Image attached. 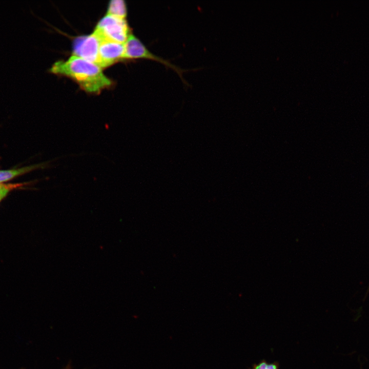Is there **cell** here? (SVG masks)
<instances>
[{
  "mask_svg": "<svg viewBox=\"0 0 369 369\" xmlns=\"http://www.w3.org/2000/svg\"><path fill=\"white\" fill-rule=\"evenodd\" d=\"M106 14L126 19L127 6L122 0H112L109 2Z\"/></svg>",
  "mask_w": 369,
  "mask_h": 369,
  "instance_id": "52a82bcc",
  "label": "cell"
},
{
  "mask_svg": "<svg viewBox=\"0 0 369 369\" xmlns=\"http://www.w3.org/2000/svg\"><path fill=\"white\" fill-rule=\"evenodd\" d=\"M94 30L101 39L120 43H125L131 33L126 19L108 14L100 19Z\"/></svg>",
  "mask_w": 369,
  "mask_h": 369,
  "instance_id": "7a4b0ae2",
  "label": "cell"
},
{
  "mask_svg": "<svg viewBox=\"0 0 369 369\" xmlns=\"http://www.w3.org/2000/svg\"><path fill=\"white\" fill-rule=\"evenodd\" d=\"M101 40L95 30L89 35L77 38L74 43L73 55L97 65Z\"/></svg>",
  "mask_w": 369,
  "mask_h": 369,
  "instance_id": "277c9868",
  "label": "cell"
},
{
  "mask_svg": "<svg viewBox=\"0 0 369 369\" xmlns=\"http://www.w3.org/2000/svg\"><path fill=\"white\" fill-rule=\"evenodd\" d=\"M49 71L71 78L83 90L89 93H98L112 84V80L104 74L101 68L74 55L66 60L55 62Z\"/></svg>",
  "mask_w": 369,
  "mask_h": 369,
  "instance_id": "6da1fadb",
  "label": "cell"
},
{
  "mask_svg": "<svg viewBox=\"0 0 369 369\" xmlns=\"http://www.w3.org/2000/svg\"><path fill=\"white\" fill-rule=\"evenodd\" d=\"M51 161H48L18 169L0 170V183L8 181L17 176L23 175L37 169L49 168L50 167L49 163Z\"/></svg>",
  "mask_w": 369,
  "mask_h": 369,
  "instance_id": "8992f818",
  "label": "cell"
},
{
  "mask_svg": "<svg viewBox=\"0 0 369 369\" xmlns=\"http://www.w3.org/2000/svg\"><path fill=\"white\" fill-rule=\"evenodd\" d=\"M125 48L124 59L144 58L158 61L163 64L167 67L174 70L179 75L182 80L186 84L188 85L182 77L183 72L187 70L181 69L172 64L170 61L151 53L142 42L132 33L129 35L127 40L125 43Z\"/></svg>",
  "mask_w": 369,
  "mask_h": 369,
  "instance_id": "3957f363",
  "label": "cell"
},
{
  "mask_svg": "<svg viewBox=\"0 0 369 369\" xmlns=\"http://www.w3.org/2000/svg\"><path fill=\"white\" fill-rule=\"evenodd\" d=\"M17 186V184L6 185L0 184V197H5L11 190Z\"/></svg>",
  "mask_w": 369,
  "mask_h": 369,
  "instance_id": "9c48e42d",
  "label": "cell"
},
{
  "mask_svg": "<svg viewBox=\"0 0 369 369\" xmlns=\"http://www.w3.org/2000/svg\"><path fill=\"white\" fill-rule=\"evenodd\" d=\"M4 198V197H0V202Z\"/></svg>",
  "mask_w": 369,
  "mask_h": 369,
  "instance_id": "30bf717a",
  "label": "cell"
},
{
  "mask_svg": "<svg viewBox=\"0 0 369 369\" xmlns=\"http://www.w3.org/2000/svg\"><path fill=\"white\" fill-rule=\"evenodd\" d=\"M278 365L275 363H269L265 361H262L255 365L253 369H277Z\"/></svg>",
  "mask_w": 369,
  "mask_h": 369,
  "instance_id": "ba28073f",
  "label": "cell"
},
{
  "mask_svg": "<svg viewBox=\"0 0 369 369\" xmlns=\"http://www.w3.org/2000/svg\"><path fill=\"white\" fill-rule=\"evenodd\" d=\"M125 50V43L101 39L97 65L101 68L112 65L121 59H124Z\"/></svg>",
  "mask_w": 369,
  "mask_h": 369,
  "instance_id": "5b68a950",
  "label": "cell"
}]
</instances>
